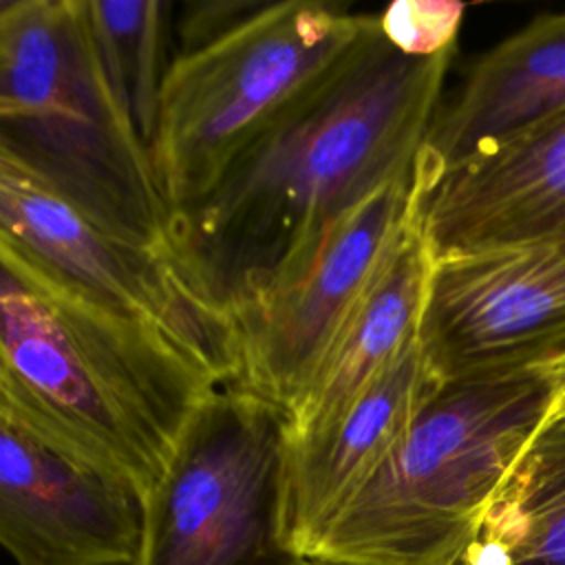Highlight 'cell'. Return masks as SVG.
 <instances>
[{"mask_svg": "<svg viewBox=\"0 0 565 565\" xmlns=\"http://www.w3.org/2000/svg\"><path fill=\"white\" fill-rule=\"evenodd\" d=\"M435 263L417 210L342 322L313 377L285 411L287 439L324 428L419 340Z\"/></svg>", "mask_w": 565, "mask_h": 565, "instance_id": "cell-14", "label": "cell"}, {"mask_svg": "<svg viewBox=\"0 0 565 565\" xmlns=\"http://www.w3.org/2000/svg\"><path fill=\"white\" fill-rule=\"evenodd\" d=\"M294 565H335L329 561H320V558H311V556H300Z\"/></svg>", "mask_w": 565, "mask_h": 565, "instance_id": "cell-20", "label": "cell"}, {"mask_svg": "<svg viewBox=\"0 0 565 565\" xmlns=\"http://www.w3.org/2000/svg\"><path fill=\"white\" fill-rule=\"evenodd\" d=\"M444 384L417 340L324 428L285 437L282 527L298 556L309 554Z\"/></svg>", "mask_w": 565, "mask_h": 565, "instance_id": "cell-12", "label": "cell"}, {"mask_svg": "<svg viewBox=\"0 0 565 565\" xmlns=\"http://www.w3.org/2000/svg\"><path fill=\"white\" fill-rule=\"evenodd\" d=\"M141 497L0 419V547L15 565H130Z\"/></svg>", "mask_w": 565, "mask_h": 565, "instance_id": "cell-10", "label": "cell"}, {"mask_svg": "<svg viewBox=\"0 0 565 565\" xmlns=\"http://www.w3.org/2000/svg\"><path fill=\"white\" fill-rule=\"evenodd\" d=\"M285 413L216 386L192 413L141 499L130 565H294L282 527Z\"/></svg>", "mask_w": 565, "mask_h": 565, "instance_id": "cell-6", "label": "cell"}, {"mask_svg": "<svg viewBox=\"0 0 565 565\" xmlns=\"http://www.w3.org/2000/svg\"><path fill=\"white\" fill-rule=\"evenodd\" d=\"M225 384L0 230V419L126 486L161 477L199 404Z\"/></svg>", "mask_w": 565, "mask_h": 565, "instance_id": "cell-2", "label": "cell"}, {"mask_svg": "<svg viewBox=\"0 0 565 565\" xmlns=\"http://www.w3.org/2000/svg\"><path fill=\"white\" fill-rule=\"evenodd\" d=\"M413 174L333 218L305 249L227 302L232 377L282 413L300 397L342 322L419 210Z\"/></svg>", "mask_w": 565, "mask_h": 565, "instance_id": "cell-7", "label": "cell"}, {"mask_svg": "<svg viewBox=\"0 0 565 565\" xmlns=\"http://www.w3.org/2000/svg\"><path fill=\"white\" fill-rule=\"evenodd\" d=\"M461 565H565V419L530 437Z\"/></svg>", "mask_w": 565, "mask_h": 565, "instance_id": "cell-15", "label": "cell"}, {"mask_svg": "<svg viewBox=\"0 0 565 565\" xmlns=\"http://www.w3.org/2000/svg\"><path fill=\"white\" fill-rule=\"evenodd\" d=\"M565 110V11L545 13L494 44L435 117L417 157L424 194L441 174Z\"/></svg>", "mask_w": 565, "mask_h": 565, "instance_id": "cell-13", "label": "cell"}, {"mask_svg": "<svg viewBox=\"0 0 565 565\" xmlns=\"http://www.w3.org/2000/svg\"><path fill=\"white\" fill-rule=\"evenodd\" d=\"M547 377L552 382V399L543 422H558L565 419V362L550 371Z\"/></svg>", "mask_w": 565, "mask_h": 565, "instance_id": "cell-18", "label": "cell"}, {"mask_svg": "<svg viewBox=\"0 0 565 565\" xmlns=\"http://www.w3.org/2000/svg\"><path fill=\"white\" fill-rule=\"evenodd\" d=\"M550 399L547 375L446 382L307 556L461 565Z\"/></svg>", "mask_w": 565, "mask_h": 565, "instance_id": "cell-3", "label": "cell"}, {"mask_svg": "<svg viewBox=\"0 0 565 565\" xmlns=\"http://www.w3.org/2000/svg\"><path fill=\"white\" fill-rule=\"evenodd\" d=\"M0 230L115 311L163 333L227 384V309L183 258L128 238L0 141Z\"/></svg>", "mask_w": 565, "mask_h": 565, "instance_id": "cell-8", "label": "cell"}, {"mask_svg": "<svg viewBox=\"0 0 565 565\" xmlns=\"http://www.w3.org/2000/svg\"><path fill=\"white\" fill-rule=\"evenodd\" d=\"M20 0H0V24L9 18V13L18 7Z\"/></svg>", "mask_w": 565, "mask_h": 565, "instance_id": "cell-19", "label": "cell"}, {"mask_svg": "<svg viewBox=\"0 0 565 565\" xmlns=\"http://www.w3.org/2000/svg\"><path fill=\"white\" fill-rule=\"evenodd\" d=\"M419 214L435 256L565 238V110L441 174Z\"/></svg>", "mask_w": 565, "mask_h": 565, "instance_id": "cell-11", "label": "cell"}, {"mask_svg": "<svg viewBox=\"0 0 565 565\" xmlns=\"http://www.w3.org/2000/svg\"><path fill=\"white\" fill-rule=\"evenodd\" d=\"M371 20L322 0L247 2L227 24L181 46L150 146L177 223L353 51Z\"/></svg>", "mask_w": 565, "mask_h": 565, "instance_id": "cell-4", "label": "cell"}, {"mask_svg": "<svg viewBox=\"0 0 565 565\" xmlns=\"http://www.w3.org/2000/svg\"><path fill=\"white\" fill-rule=\"evenodd\" d=\"M461 22L463 4L450 0H397L377 13L382 35L415 57L455 53Z\"/></svg>", "mask_w": 565, "mask_h": 565, "instance_id": "cell-17", "label": "cell"}, {"mask_svg": "<svg viewBox=\"0 0 565 565\" xmlns=\"http://www.w3.org/2000/svg\"><path fill=\"white\" fill-rule=\"evenodd\" d=\"M82 11L108 86L150 152L161 86L170 66L166 55L170 4L82 0Z\"/></svg>", "mask_w": 565, "mask_h": 565, "instance_id": "cell-16", "label": "cell"}, {"mask_svg": "<svg viewBox=\"0 0 565 565\" xmlns=\"http://www.w3.org/2000/svg\"><path fill=\"white\" fill-rule=\"evenodd\" d=\"M452 55L402 53L373 15L353 51L181 218V256L225 309L342 212L413 174Z\"/></svg>", "mask_w": 565, "mask_h": 565, "instance_id": "cell-1", "label": "cell"}, {"mask_svg": "<svg viewBox=\"0 0 565 565\" xmlns=\"http://www.w3.org/2000/svg\"><path fill=\"white\" fill-rule=\"evenodd\" d=\"M419 344L444 382L565 362V238L437 256Z\"/></svg>", "mask_w": 565, "mask_h": 565, "instance_id": "cell-9", "label": "cell"}, {"mask_svg": "<svg viewBox=\"0 0 565 565\" xmlns=\"http://www.w3.org/2000/svg\"><path fill=\"white\" fill-rule=\"evenodd\" d=\"M0 141L110 230L181 256L152 159L117 104L82 0H20L0 24Z\"/></svg>", "mask_w": 565, "mask_h": 565, "instance_id": "cell-5", "label": "cell"}]
</instances>
